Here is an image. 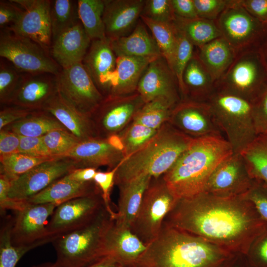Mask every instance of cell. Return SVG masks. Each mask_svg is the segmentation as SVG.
I'll return each mask as SVG.
<instances>
[{
  "instance_id": "1",
  "label": "cell",
  "mask_w": 267,
  "mask_h": 267,
  "mask_svg": "<svg viewBox=\"0 0 267 267\" xmlns=\"http://www.w3.org/2000/svg\"><path fill=\"white\" fill-rule=\"evenodd\" d=\"M163 223L244 255L267 227L245 195L222 197L205 192L178 200Z\"/></svg>"
},
{
  "instance_id": "2",
  "label": "cell",
  "mask_w": 267,
  "mask_h": 267,
  "mask_svg": "<svg viewBox=\"0 0 267 267\" xmlns=\"http://www.w3.org/2000/svg\"><path fill=\"white\" fill-rule=\"evenodd\" d=\"M237 255L163 223L133 267H228Z\"/></svg>"
},
{
  "instance_id": "3",
  "label": "cell",
  "mask_w": 267,
  "mask_h": 267,
  "mask_svg": "<svg viewBox=\"0 0 267 267\" xmlns=\"http://www.w3.org/2000/svg\"><path fill=\"white\" fill-rule=\"evenodd\" d=\"M232 153L224 137L194 139L162 177L178 200L193 196L203 191L214 171Z\"/></svg>"
},
{
  "instance_id": "4",
  "label": "cell",
  "mask_w": 267,
  "mask_h": 267,
  "mask_svg": "<svg viewBox=\"0 0 267 267\" xmlns=\"http://www.w3.org/2000/svg\"><path fill=\"white\" fill-rule=\"evenodd\" d=\"M193 139L166 123L145 145L121 161L115 173L114 184L119 186L143 176H162Z\"/></svg>"
},
{
  "instance_id": "5",
  "label": "cell",
  "mask_w": 267,
  "mask_h": 267,
  "mask_svg": "<svg viewBox=\"0 0 267 267\" xmlns=\"http://www.w3.org/2000/svg\"><path fill=\"white\" fill-rule=\"evenodd\" d=\"M115 222L105 206L85 226L54 239L59 267H86L105 256L107 233Z\"/></svg>"
},
{
  "instance_id": "6",
  "label": "cell",
  "mask_w": 267,
  "mask_h": 267,
  "mask_svg": "<svg viewBox=\"0 0 267 267\" xmlns=\"http://www.w3.org/2000/svg\"><path fill=\"white\" fill-rule=\"evenodd\" d=\"M205 102L233 153H241L258 135L250 101L215 88Z\"/></svg>"
},
{
  "instance_id": "7",
  "label": "cell",
  "mask_w": 267,
  "mask_h": 267,
  "mask_svg": "<svg viewBox=\"0 0 267 267\" xmlns=\"http://www.w3.org/2000/svg\"><path fill=\"white\" fill-rule=\"evenodd\" d=\"M215 87L253 103L267 88V69L258 50L237 54Z\"/></svg>"
},
{
  "instance_id": "8",
  "label": "cell",
  "mask_w": 267,
  "mask_h": 267,
  "mask_svg": "<svg viewBox=\"0 0 267 267\" xmlns=\"http://www.w3.org/2000/svg\"><path fill=\"white\" fill-rule=\"evenodd\" d=\"M178 199L162 176L152 178L131 227L132 232L146 245L159 234L165 218Z\"/></svg>"
},
{
  "instance_id": "9",
  "label": "cell",
  "mask_w": 267,
  "mask_h": 267,
  "mask_svg": "<svg viewBox=\"0 0 267 267\" xmlns=\"http://www.w3.org/2000/svg\"><path fill=\"white\" fill-rule=\"evenodd\" d=\"M222 37L236 54L258 49L266 24L251 15L239 0H229L215 20Z\"/></svg>"
},
{
  "instance_id": "10",
  "label": "cell",
  "mask_w": 267,
  "mask_h": 267,
  "mask_svg": "<svg viewBox=\"0 0 267 267\" xmlns=\"http://www.w3.org/2000/svg\"><path fill=\"white\" fill-rule=\"evenodd\" d=\"M0 56L9 61L19 72L56 76L61 70L50 54L39 44L7 29L0 32Z\"/></svg>"
},
{
  "instance_id": "11",
  "label": "cell",
  "mask_w": 267,
  "mask_h": 267,
  "mask_svg": "<svg viewBox=\"0 0 267 267\" xmlns=\"http://www.w3.org/2000/svg\"><path fill=\"white\" fill-rule=\"evenodd\" d=\"M56 82L58 94L84 114L91 116L105 99L82 62L62 69Z\"/></svg>"
},
{
  "instance_id": "12",
  "label": "cell",
  "mask_w": 267,
  "mask_h": 267,
  "mask_svg": "<svg viewBox=\"0 0 267 267\" xmlns=\"http://www.w3.org/2000/svg\"><path fill=\"white\" fill-rule=\"evenodd\" d=\"M104 206L101 192L75 198L58 205L46 225L51 242L87 224Z\"/></svg>"
},
{
  "instance_id": "13",
  "label": "cell",
  "mask_w": 267,
  "mask_h": 267,
  "mask_svg": "<svg viewBox=\"0 0 267 267\" xmlns=\"http://www.w3.org/2000/svg\"><path fill=\"white\" fill-rule=\"evenodd\" d=\"M144 103L137 91L124 96L105 97L91 115L98 137L107 138L119 134L133 121Z\"/></svg>"
},
{
  "instance_id": "14",
  "label": "cell",
  "mask_w": 267,
  "mask_h": 267,
  "mask_svg": "<svg viewBox=\"0 0 267 267\" xmlns=\"http://www.w3.org/2000/svg\"><path fill=\"white\" fill-rule=\"evenodd\" d=\"M57 206L53 203L35 204L28 202L23 209L16 212L11 230L12 244L36 248L50 242L46 225L48 218Z\"/></svg>"
},
{
  "instance_id": "15",
  "label": "cell",
  "mask_w": 267,
  "mask_h": 267,
  "mask_svg": "<svg viewBox=\"0 0 267 267\" xmlns=\"http://www.w3.org/2000/svg\"><path fill=\"white\" fill-rule=\"evenodd\" d=\"M168 123L193 139L224 138L210 107L205 102L181 99L173 109Z\"/></svg>"
},
{
  "instance_id": "16",
  "label": "cell",
  "mask_w": 267,
  "mask_h": 267,
  "mask_svg": "<svg viewBox=\"0 0 267 267\" xmlns=\"http://www.w3.org/2000/svg\"><path fill=\"white\" fill-rule=\"evenodd\" d=\"M75 169V163L71 159L55 157L40 164L12 180L8 197L27 200Z\"/></svg>"
},
{
  "instance_id": "17",
  "label": "cell",
  "mask_w": 267,
  "mask_h": 267,
  "mask_svg": "<svg viewBox=\"0 0 267 267\" xmlns=\"http://www.w3.org/2000/svg\"><path fill=\"white\" fill-rule=\"evenodd\" d=\"M254 179L241 153H232L214 171L203 192L222 197L245 195Z\"/></svg>"
},
{
  "instance_id": "18",
  "label": "cell",
  "mask_w": 267,
  "mask_h": 267,
  "mask_svg": "<svg viewBox=\"0 0 267 267\" xmlns=\"http://www.w3.org/2000/svg\"><path fill=\"white\" fill-rule=\"evenodd\" d=\"M12 0L24 10L19 20L10 27L5 29L33 41L50 54L52 44L51 0Z\"/></svg>"
},
{
  "instance_id": "19",
  "label": "cell",
  "mask_w": 267,
  "mask_h": 267,
  "mask_svg": "<svg viewBox=\"0 0 267 267\" xmlns=\"http://www.w3.org/2000/svg\"><path fill=\"white\" fill-rule=\"evenodd\" d=\"M136 91L145 103L159 97L176 104L181 100L176 76L162 56L149 64L140 78Z\"/></svg>"
},
{
  "instance_id": "20",
  "label": "cell",
  "mask_w": 267,
  "mask_h": 267,
  "mask_svg": "<svg viewBox=\"0 0 267 267\" xmlns=\"http://www.w3.org/2000/svg\"><path fill=\"white\" fill-rule=\"evenodd\" d=\"M117 57L110 40L92 41L82 62L98 90L105 97L109 95L114 84Z\"/></svg>"
},
{
  "instance_id": "21",
  "label": "cell",
  "mask_w": 267,
  "mask_h": 267,
  "mask_svg": "<svg viewBox=\"0 0 267 267\" xmlns=\"http://www.w3.org/2000/svg\"><path fill=\"white\" fill-rule=\"evenodd\" d=\"M57 92L56 76L28 74L22 76L9 104L31 111L43 110Z\"/></svg>"
},
{
  "instance_id": "22",
  "label": "cell",
  "mask_w": 267,
  "mask_h": 267,
  "mask_svg": "<svg viewBox=\"0 0 267 267\" xmlns=\"http://www.w3.org/2000/svg\"><path fill=\"white\" fill-rule=\"evenodd\" d=\"M63 157L74 162L76 169L117 167L125 158L122 151L112 146L107 138L97 137L79 142Z\"/></svg>"
},
{
  "instance_id": "23",
  "label": "cell",
  "mask_w": 267,
  "mask_h": 267,
  "mask_svg": "<svg viewBox=\"0 0 267 267\" xmlns=\"http://www.w3.org/2000/svg\"><path fill=\"white\" fill-rule=\"evenodd\" d=\"M144 0H104L103 20L106 37L114 39L130 34L137 24Z\"/></svg>"
},
{
  "instance_id": "24",
  "label": "cell",
  "mask_w": 267,
  "mask_h": 267,
  "mask_svg": "<svg viewBox=\"0 0 267 267\" xmlns=\"http://www.w3.org/2000/svg\"><path fill=\"white\" fill-rule=\"evenodd\" d=\"M91 40L81 22L52 41L50 54L62 68L82 63Z\"/></svg>"
},
{
  "instance_id": "25",
  "label": "cell",
  "mask_w": 267,
  "mask_h": 267,
  "mask_svg": "<svg viewBox=\"0 0 267 267\" xmlns=\"http://www.w3.org/2000/svg\"><path fill=\"white\" fill-rule=\"evenodd\" d=\"M43 110L54 116L80 141L98 137L91 116L77 110L58 92L49 100Z\"/></svg>"
},
{
  "instance_id": "26",
  "label": "cell",
  "mask_w": 267,
  "mask_h": 267,
  "mask_svg": "<svg viewBox=\"0 0 267 267\" xmlns=\"http://www.w3.org/2000/svg\"><path fill=\"white\" fill-rule=\"evenodd\" d=\"M146 245L131 229L117 226L109 230L105 241V254L124 267H133Z\"/></svg>"
},
{
  "instance_id": "27",
  "label": "cell",
  "mask_w": 267,
  "mask_h": 267,
  "mask_svg": "<svg viewBox=\"0 0 267 267\" xmlns=\"http://www.w3.org/2000/svg\"><path fill=\"white\" fill-rule=\"evenodd\" d=\"M100 192V189L94 180L78 181L71 178L68 174L27 201L31 204L53 203L59 205L75 198Z\"/></svg>"
},
{
  "instance_id": "28",
  "label": "cell",
  "mask_w": 267,
  "mask_h": 267,
  "mask_svg": "<svg viewBox=\"0 0 267 267\" xmlns=\"http://www.w3.org/2000/svg\"><path fill=\"white\" fill-rule=\"evenodd\" d=\"M152 177L143 176L119 186V197L115 224L131 229L139 210L143 195Z\"/></svg>"
},
{
  "instance_id": "29",
  "label": "cell",
  "mask_w": 267,
  "mask_h": 267,
  "mask_svg": "<svg viewBox=\"0 0 267 267\" xmlns=\"http://www.w3.org/2000/svg\"><path fill=\"white\" fill-rule=\"evenodd\" d=\"M109 40L111 47L117 57H158L162 56L155 39L152 34L149 33L143 22H138L128 35Z\"/></svg>"
},
{
  "instance_id": "30",
  "label": "cell",
  "mask_w": 267,
  "mask_h": 267,
  "mask_svg": "<svg viewBox=\"0 0 267 267\" xmlns=\"http://www.w3.org/2000/svg\"><path fill=\"white\" fill-rule=\"evenodd\" d=\"M156 58L117 57L115 80L108 97L124 96L136 92L143 72Z\"/></svg>"
},
{
  "instance_id": "31",
  "label": "cell",
  "mask_w": 267,
  "mask_h": 267,
  "mask_svg": "<svg viewBox=\"0 0 267 267\" xmlns=\"http://www.w3.org/2000/svg\"><path fill=\"white\" fill-rule=\"evenodd\" d=\"M183 83L181 99L205 102L215 89V81L195 51L184 70Z\"/></svg>"
},
{
  "instance_id": "32",
  "label": "cell",
  "mask_w": 267,
  "mask_h": 267,
  "mask_svg": "<svg viewBox=\"0 0 267 267\" xmlns=\"http://www.w3.org/2000/svg\"><path fill=\"white\" fill-rule=\"evenodd\" d=\"M196 47V53L215 82L225 72L237 55L222 37Z\"/></svg>"
},
{
  "instance_id": "33",
  "label": "cell",
  "mask_w": 267,
  "mask_h": 267,
  "mask_svg": "<svg viewBox=\"0 0 267 267\" xmlns=\"http://www.w3.org/2000/svg\"><path fill=\"white\" fill-rule=\"evenodd\" d=\"M4 128L19 135L29 137H41L53 130L66 129L54 116L44 110L34 111Z\"/></svg>"
},
{
  "instance_id": "34",
  "label": "cell",
  "mask_w": 267,
  "mask_h": 267,
  "mask_svg": "<svg viewBox=\"0 0 267 267\" xmlns=\"http://www.w3.org/2000/svg\"><path fill=\"white\" fill-rule=\"evenodd\" d=\"M140 18L149 29L162 56L166 59L173 72L178 33L174 21L168 23L156 22L142 16H140Z\"/></svg>"
},
{
  "instance_id": "35",
  "label": "cell",
  "mask_w": 267,
  "mask_h": 267,
  "mask_svg": "<svg viewBox=\"0 0 267 267\" xmlns=\"http://www.w3.org/2000/svg\"><path fill=\"white\" fill-rule=\"evenodd\" d=\"M174 23L195 47L201 46L222 37L214 20L200 18L185 19L176 17Z\"/></svg>"
},
{
  "instance_id": "36",
  "label": "cell",
  "mask_w": 267,
  "mask_h": 267,
  "mask_svg": "<svg viewBox=\"0 0 267 267\" xmlns=\"http://www.w3.org/2000/svg\"><path fill=\"white\" fill-rule=\"evenodd\" d=\"M104 0H78L80 21L91 41L107 38L103 20Z\"/></svg>"
},
{
  "instance_id": "37",
  "label": "cell",
  "mask_w": 267,
  "mask_h": 267,
  "mask_svg": "<svg viewBox=\"0 0 267 267\" xmlns=\"http://www.w3.org/2000/svg\"><path fill=\"white\" fill-rule=\"evenodd\" d=\"M176 104L164 97L155 98L145 102L133 121L148 128L159 130L168 122Z\"/></svg>"
},
{
  "instance_id": "38",
  "label": "cell",
  "mask_w": 267,
  "mask_h": 267,
  "mask_svg": "<svg viewBox=\"0 0 267 267\" xmlns=\"http://www.w3.org/2000/svg\"><path fill=\"white\" fill-rule=\"evenodd\" d=\"M241 153L252 178L267 184V133L259 134Z\"/></svg>"
},
{
  "instance_id": "39",
  "label": "cell",
  "mask_w": 267,
  "mask_h": 267,
  "mask_svg": "<svg viewBox=\"0 0 267 267\" xmlns=\"http://www.w3.org/2000/svg\"><path fill=\"white\" fill-rule=\"evenodd\" d=\"M52 41L80 22L78 1L51 0L50 9Z\"/></svg>"
},
{
  "instance_id": "40",
  "label": "cell",
  "mask_w": 267,
  "mask_h": 267,
  "mask_svg": "<svg viewBox=\"0 0 267 267\" xmlns=\"http://www.w3.org/2000/svg\"><path fill=\"white\" fill-rule=\"evenodd\" d=\"M54 157H38L21 153L0 156V173L5 175L12 181L35 166Z\"/></svg>"
},
{
  "instance_id": "41",
  "label": "cell",
  "mask_w": 267,
  "mask_h": 267,
  "mask_svg": "<svg viewBox=\"0 0 267 267\" xmlns=\"http://www.w3.org/2000/svg\"><path fill=\"white\" fill-rule=\"evenodd\" d=\"M158 131L132 122L118 134L124 145L125 158L142 147L156 134Z\"/></svg>"
},
{
  "instance_id": "42",
  "label": "cell",
  "mask_w": 267,
  "mask_h": 267,
  "mask_svg": "<svg viewBox=\"0 0 267 267\" xmlns=\"http://www.w3.org/2000/svg\"><path fill=\"white\" fill-rule=\"evenodd\" d=\"M12 221L3 225L0 233V267H15L20 259L33 246H17L11 242Z\"/></svg>"
},
{
  "instance_id": "43",
  "label": "cell",
  "mask_w": 267,
  "mask_h": 267,
  "mask_svg": "<svg viewBox=\"0 0 267 267\" xmlns=\"http://www.w3.org/2000/svg\"><path fill=\"white\" fill-rule=\"evenodd\" d=\"M42 137L50 155L53 157H63L80 142L66 129L53 130Z\"/></svg>"
},
{
  "instance_id": "44",
  "label": "cell",
  "mask_w": 267,
  "mask_h": 267,
  "mask_svg": "<svg viewBox=\"0 0 267 267\" xmlns=\"http://www.w3.org/2000/svg\"><path fill=\"white\" fill-rule=\"evenodd\" d=\"M178 44L175 56L173 72L178 83L181 99L183 92V73L187 64L194 55L195 46L178 29Z\"/></svg>"
},
{
  "instance_id": "45",
  "label": "cell",
  "mask_w": 267,
  "mask_h": 267,
  "mask_svg": "<svg viewBox=\"0 0 267 267\" xmlns=\"http://www.w3.org/2000/svg\"><path fill=\"white\" fill-rule=\"evenodd\" d=\"M13 66H8L2 62L0 66V102L9 104L22 76Z\"/></svg>"
},
{
  "instance_id": "46",
  "label": "cell",
  "mask_w": 267,
  "mask_h": 267,
  "mask_svg": "<svg viewBox=\"0 0 267 267\" xmlns=\"http://www.w3.org/2000/svg\"><path fill=\"white\" fill-rule=\"evenodd\" d=\"M141 16L159 22H172L176 18L171 0H145Z\"/></svg>"
},
{
  "instance_id": "47",
  "label": "cell",
  "mask_w": 267,
  "mask_h": 267,
  "mask_svg": "<svg viewBox=\"0 0 267 267\" xmlns=\"http://www.w3.org/2000/svg\"><path fill=\"white\" fill-rule=\"evenodd\" d=\"M245 257L249 267H267V227L253 242Z\"/></svg>"
},
{
  "instance_id": "48",
  "label": "cell",
  "mask_w": 267,
  "mask_h": 267,
  "mask_svg": "<svg viewBox=\"0 0 267 267\" xmlns=\"http://www.w3.org/2000/svg\"><path fill=\"white\" fill-rule=\"evenodd\" d=\"M245 195L261 218L267 222V184L254 179L251 188Z\"/></svg>"
},
{
  "instance_id": "49",
  "label": "cell",
  "mask_w": 267,
  "mask_h": 267,
  "mask_svg": "<svg viewBox=\"0 0 267 267\" xmlns=\"http://www.w3.org/2000/svg\"><path fill=\"white\" fill-rule=\"evenodd\" d=\"M229 0H193L199 18L216 20L229 3Z\"/></svg>"
},
{
  "instance_id": "50",
  "label": "cell",
  "mask_w": 267,
  "mask_h": 267,
  "mask_svg": "<svg viewBox=\"0 0 267 267\" xmlns=\"http://www.w3.org/2000/svg\"><path fill=\"white\" fill-rule=\"evenodd\" d=\"M119 165L107 172L97 171L93 178L94 181L100 189L105 207L114 216V219L116 213L113 211L110 205V193L114 184L115 175Z\"/></svg>"
},
{
  "instance_id": "51",
  "label": "cell",
  "mask_w": 267,
  "mask_h": 267,
  "mask_svg": "<svg viewBox=\"0 0 267 267\" xmlns=\"http://www.w3.org/2000/svg\"><path fill=\"white\" fill-rule=\"evenodd\" d=\"M19 153L38 157H53L50 155L42 136L19 135Z\"/></svg>"
},
{
  "instance_id": "52",
  "label": "cell",
  "mask_w": 267,
  "mask_h": 267,
  "mask_svg": "<svg viewBox=\"0 0 267 267\" xmlns=\"http://www.w3.org/2000/svg\"><path fill=\"white\" fill-rule=\"evenodd\" d=\"M23 9L12 0L0 1V27L8 28L20 18Z\"/></svg>"
},
{
  "instance_id": "53",
  "label": "cell",
  "mask_w": 267,
  "mask_h": 267,
  "mask_svg": "<svg viewBox=\"0 0 267 267\" xmlns=\"http://www.w3.org/2000/svg\"><path fill=\"white\" fill-rule=\"evenodd\" d=\"M253 115L258 134L267 133V88L253 103Z\"/></svg>"
},
{
  "instance_id": "54",
  "label": "cell",
  "mask_w": 267,
  "mask_h": 267,
  "mask_svg": "<svg viewBox=\"0 0 267 267\" xmlns=\"http://www.w3.org/2000/svg\"><path fill=\"white\" fill-rule=\"evenodd\" d=\"M19 135L5 128L0 130V156L19 153Z\"/></svg>"
},
{
  "instance_id": "55",
  "label": "cell",
  "mask_w": 267,
  "mask_h": 267,
  "mask_svg": "<svg viewBox=\"0 0 267 267\" xmlns=\"http://www.w3.org/2000/svg\"><path fill=\"white\" fill-rule=\"evenodd\" d=\"M34 111L16 106L2 108L0 111V130L26 117Z\"/></svg>"
},
{
  "instance_id": "56",
  "label": "cell",
  "mask_w": 267,
  "mask_h": 267,
  "mask_svg": "<svg viewBox=\"0 0 267 267\" xmlns=\"http://www.w3.org/2000/svg\"><path fill=\"white\" fill-rule=\"evenodd\" d=\"M239 0L251 15L264 24H267V0Z\"/></svg>"
},
{
  "instance_id": "57",
  "label": "cell",
  "mask_w": 267,
  "mask_h": 267,
  "mask_svg": "<svg viewBox=\"0 0 267 267\" xmlns=\"http://www.w3.org/2000/svg\"><path fill=\"white\" fill-rule=\"evenodd\" d=\"M171 2L176 17L185 19L199 18L193 0H171Z\"/></svg>"
},
{
  "instance_id": "58",
  "label": "cell",
  "mask_w": 267,
  "mask_h": 267,
  "mask_svg": "<svg viewBox=\"0 0 267 267\" xmlns=\"http://www.w3.org/2000/svg\"><path fill=\"white\" fill-rule=\"evenodd\" d=\"M97 171V169L94 168H78L73 170L68 174L71 178L75 180L88 182L93 180Z\"/></svg>"
},
{
  "instance_id": "59",
  "label": "cell",
  "mask_w": 267,
  "mask_h": 267,
  "mask_svg": "<svg viewBox=\"0 0 267 267\" xmlns=\"http://www.w3.org/2000/svg\"><path fill=\"white\" fill-rule=\"evenodd\" d=\"M118 264L109 256H104L86 267H118Z\"/></svg>"
},
{
  "instance_id": "60",
  "label": "cell",
  "mask_w": 267,
  "mask_h": 267,
  "mask_svg": "<svg viewBox=\"0 0 267 267\" xmlns=\"http://www.w3.org/2000/svg\"><path fill=\"white\" fill-rule=\"evenodd\" d=\"M258 50L267 69V24Z\"/></svg>"
},
{
  "instance_id": "61",
  "label": "cell",
  "mask_w": 267,
  "mask_h": 267,
  "mask_svg": "<svg viewBox=\"0 0 267 267\" xmlns=\"http://www.w3.org/2000/svg\"><path fill=\"white\" fill-rule=\"evenodd\" d=\"M107 139L112 146L123 152L124 145L118 134L111 135L108 137Z\"/></svg>"
},
{
  "instance_id": "62",
  "label": "cell",
  "mask_w": 267,
  "mask_h": 267,
  "mask_svg": "<svg viewBox=\"0 0 267 267\" xmlns=\"http://www.w3.org/2000/svg\"><path fill=\"white\" fill-rule=\"evenodd\" d=\"M228 267H249L245 255L239 254Z\"/></svg>"
},
{
  "instance_id": "63",
  "label": "cell",
  "mask_w": 267,
  "mask_h": 267,
  "mask_svg": "<svg viewBox=\"0 0 267 267\" xmlns=\"http://www.w3.org/2000/svg\"><path fill=\"white\" fill-rule=\"evenodd\" d=\"M32 267H59L57 264L54 263H44L43 264H41L39 265H35L33 266Z\"/></svg>"
},
{
  "instance_id": "64",
  "label": "cell",
  "mask_w": 267,
  "mask_h": 267,
  "mask_svg": "<svg viewBox=\"0 0 267 267\" xmlns=\"http://www.w3.org/2000/svg\"><path fill=\"white\" fill-rule=\"evenodd\" d=\"M118 267H122V266L118 265Z\"/></svg>"
}]
</instances>
